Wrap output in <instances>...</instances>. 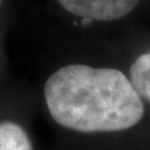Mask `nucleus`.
<instances>
[{"label": "nucleus", "instance_id": "5", "mask_svg": "<svg viewBox=\"0 0 150 150\" xmlns=\"http://www.w3.org/2000/svg\"><path fill=\"white\" fill-rule=\"evenodd\" d=\"M0 3H1V0H0Z\"/></svg>", "mask_w": 150, "mask_h": 150}, {"label": "nucleus", "instance_id": "4", "mask_svg": "<svg viewBox=\"0 0 150 150\" xmlns=\"http://www.w3.org/2000/svg\"><path fill=\"white\" fill-rule=\"evenodd\" d=\"M130 81L139 95L150 101V51L140 55L130 68Z\"/></svg>", "mask_w": 150, "mask_h": 150}, {"label": "nucleus", "instance_id": "1", "mask_svg": "<svg viewBox=\"0 0 150 150\" xmlns=\"http://www.w3.org/2000/svg\"><path fill=\"white\" fill-rule=\"evenodd\" d=\"M44 94L56 123L83 133L125 130L144 115L140 95L116 69L68 65L46 80Z\"/></svg>", "mask_w": 150, "mask_h": 150}, {"label": "nucleus", "instance_id": "2", "mask_svg": "<svg viewBox=\"0 0 150 150\" xmlns=\"http://www.w3.org/2000/svg\"><path fill=\"white\" fill-rule=\"evenodd\" d=\"M65 10L89 20L120 19L138 5L139 0H58Z\"/></svg>", "mask_w": 150, "mask_h": 150}, {"label": "nucleus", "instance_id": "3", "mask_svg": "<svg viewBox=\"0 0 150 150\" xmlns=\"http://www.w3.org/2000/svg\"><path fill=\"white\" fill-rule=\"evenodd\" d=\"M0 150H33L23 128L11 121L0 123Z\"/></svg>", "mask_w": 150, "mask_h": 150}]
</instances>
